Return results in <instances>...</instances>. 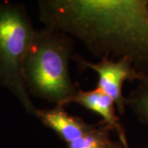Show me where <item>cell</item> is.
I'll return each mask as SVG.
<instances>
[{
  "instance_id": "obj_2",
  "label": "cell",
  "mask_w": 148,
  "mask_h": 148,
  "mask_svg": "<svg viewBox=\"0 0 148 148\" xmlns=\"http://www.w3.org/2000/svg\"><path fill=\"white\" fill-rule=\"evenodd\" d=\"M73 40L64 32L44 27L36 30L23 64L29 95L54 106L72 103L78 89L69 73Z\"/></svg>"
},
{
  "instance_id": "obj_10",
  "label": "cell",
  "mask_w": 148,
  "mask_h": 148,
  "mask_svg": "<svg viewBox=\"0 0 148 148\" xmlns=\"http://www.w3.org/2000/svg\"><path fill=\"white\" fill-rule=\"evenodd\" d=\"M147 8H148V0H147Z\"/></svg>"
},
{
  "instance_id": "obj_9",
  "label": "cell",
  "mask_w": 148,
  "mask_h": 148,
  "mask_svg": "<svg viewBox=\"0 0 148 148\" xmlns=\"http://www.w3.org/2000/svg\"><path fill=\"white\" fill-rule=\"evenodd\" d=\"M110 148H119V146H117V144H115V143H113Z\"/></svg>"
},
{
  "instance_id": "obj_11",
  "label": "cell",
  "mask_w": 148,
  "mask_h": 148,
  "mask_svg": "<svg viewBox=\"0 0 148 148\" xmlns=\"http://www.w3.org/2000/svg\"><path fill=\"white\" fill-rule=\"evenodd\" d=\"M125 148H128V147H125Z\"/></svg>"
},
{
  "instance_id": "obj_4",
  "label": "cell",
  "mask_w": 148,
  "mask_h": 148,
  "mask_svg": "<svg viewBox=\"0 0 148 148\" xmlns=\"http://www.w3.org/2000/svg\"><path fill=\"white\" fill-rule=\"evenodd\" d=\"M72 59L80 70L90 69L98 76L96 89L109 95L116 106L118 113L123 115L126 110L125 96L123 86L125 82L141 81L147 77L138 73L132 64L126 58L114 59L104 57L99 62L93 63L83 57L74 54Z\"/></svg>"
},
{
  "instance_id": "obj_1",
  "label": "cell",
  "mask_w": 148,
  "mask_h": 148,
  "mask_svg": "<svg viewBox=\"0 0 148 148\" xmlns=\"http://www.w3.org/2000/svg\"><path fill=\"white\" fill-rule=\"evenodd\" d=\"M38 10L45 27L101 58L128 59L148 77L147 0H40Z\"/></svg>"
},
{
  "instance_id": "obj_8",
  "label": "cell",
  "mask_w": 148,
  "mask_h": 148,
  "mask_svg": "<svg viewBox=\"0 0 148 148\" xmlns=\"http://www.w3.org/2000/svg\"><path fill=\"white\" fill-rule=\"evenodd\" d=\"M125 106L140 123L148 125V77L139 81L138 86L125 97Z\"/></svg>"
},
{
  "instance_id": "obj_5",
  "label": "cell",
  "mask_w": 148,
  "mask_h": 148,
  "mask_svg": "<svg viewBox=\"0 0 148 148\" xmlns=\"http://www.w3.org/2000/svg\"><path fill=\"white\" fill-rule=\"evenodd\" d=\"M36 117L45 127L53 130L67 144L89 132L95 125L86 123L81 117L69 114L64 106L38 109Z\"/></svg>"
},
{
  "instance_id": "obj_6",
  "label": "cell",
  "mask_w": 148,
  "mask_h": 148,
  "mask_svg": "<svg viewBox=\"0 0 148 148\" xmlns=\"http://www.w3.org/2000/svg\"><path fill=\"white\" fill-rule=\"evenodd\" d=\"M72 103L80 105L85 109L100 115L102 122L116 131L123 146L127 147L125 132L116 114V106L109 95L96 88L91 90H83L79 88Z\"/></svg>"
},
{
  "instance_id": "obj_3",
  "label": "cell",
  "mask_w": 148,
  "mask_h": 148,
  "mask_svg": "<svg viewBox=\"0 0 148 148\" xmlns=\"http://www.w3.org/2000/svg\"><path fill=\"white\" fill-rule=\"evenodd\" d=\"M36 31L24 6L0 3V84L35 117L38 108L27 91L22 69Z\"/></svg>"
},
{
  "instance_id": "obj_7",
  "label": "cell",
  "mask_w": 148,
  "mask_h": 148,
  "mask_svg": "<svg viewBox=\"0 0 148 148\" xmlns=\"http://www.w3.org/2000/svg\"><path fill=\"white\" fill-rule=\"evenodd\" d=\"M113 129L101 121L82 137L68 144L69 148H108L112 142L110 134Z\"/></svg>"
}]
</instances>
